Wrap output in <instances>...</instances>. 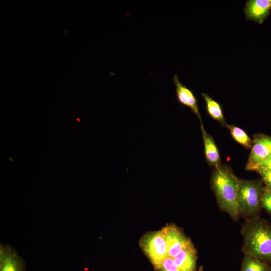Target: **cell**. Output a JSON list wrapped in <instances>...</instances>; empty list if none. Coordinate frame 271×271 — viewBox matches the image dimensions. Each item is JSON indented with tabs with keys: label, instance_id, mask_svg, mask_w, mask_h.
I'll use <instances>...</instances> for the list:
<instances>
[{
	"label": "cell",
	"instance_id": "4",
	"mask_svg": "<svg viewBox=\"0 0 271 271\" xmlns=\"http://www.w3.org/2000/svg\"><path fill=\"white\" fill-rule=\"evenodd\" d=\"M139 244L155 269L168 256L167 244L161 229L145 234Z\"/></svg>",
	"mask_w": 271,
	"mask_h": 271
},
{
	"label": "cell",
	"instance_id": "14",
	"mask_svg": "<svg viewBox=\"0 0 271 271\" xmlns=\"http://www.w3.org/2000/svg\"><path fill=\"white\" fill-rule=\"evenodd\" d=\"M226 127L229 130L232 137L237 143L246 149L251 148L253 141L244 130L233 124H227Z\"/></svg>",
	"mask_w": 271,
	"mask_h": 271
},
{
	"label": "cell",
	"instance_id": "10",
	"mask_svg": "<svg viewBox=\"0 0 271 271\" xmlns=\"http://www.w3.org/2000/svg\"><path fill=\"white\" fill-rule=\"evenodd\" d=\"M173 259L181 271H197V251L191 240Z\"/></svg>",
	"mask_w": 271,
	"mask_h": 271
},
{
	"label": "cell",
	"instance_id": "13",
	"mask_svg": "<svg viewBox=\"0 0 271 271\" xmlns=\"http://www.w3.org/2000/svg\"><path fill=\"white\" fill-rule=\"evenodd\" d=\"M240 271H271V266L249 254H244Z\"/></svg>",
	"mask_w": 271,
	"mask_h": 271
},
{
	"label": "cell",
	"instance_id": "15",
	"mask_svg": "<svg viewBox=\"0 0 271 271\" xmlns=\"http://www.w3.org/2000/svg\"><path fill=\"white\" fill-rule=\"evenodd\" d=\"M260 205L261 208L264 209L271 216V190L265 186L261 196Z\"/></svg>",
	"mask_w": 271,
	"mask_h": 271
},
{
	"label": "cell",
	"instance_id": "6",
	"mask_svg": "<svg viewBox=\"0 0 271 271\" xmlns=\"http://www.w3.org/2000/svg\"><path fill=\"white\" fill-rule=\"evenodd\" d=\"M161 230L167 244L168 256L172 258L175 257L191 240L175 224H167Z\"/></svg>",
	"mask_w": 271,
	"mask_h": 271
},
{
	"label": "cell",
	"instance_id": "7",
	"mask_svg": "<svg viewBox=\"0 0 271 271\" xmlns=\"http://www.w3.org/2000/svg\"><path fill=\"white\" fill-rule=\"evenodd\" d=\"M0 271H26L25 262L14 248L1 243Z\"/></svg>",
	"mask_w": 271,
	"mask_h": 271
},
{
	"label": "cell",
	"instance_id": "11",
	"mask_svg": "<svg viewBox=\"0 0 271 271\" xmlns=\"http://www.w3.org/2000/svg\"><path fill=\"white\" fill-rule=\"evenodd\" d=\"M200 128L204 143L206 160L210 166L214 168L221 165L220 154L213 138L205 130L203 124Z\"/></svg>",
	"mask_w": 271,
	"mask_h": 271
},
{
	"label": "cell",
	"instance_id": "17",
	"mask_svg": "<svg viewBox=\"0 0 271 271\" xmlns=\"http://www.w3.org/2000/svg\"><path fill=\"white\" fill-rule=\"evenodd\" d=\"M257 172L260 175L264 186L271 190V170H259Z\"/></svg>",
	"mask_w": 271,
	"mask_h": 271
},
{
	"label": "cell",
	"instance_id": "8",
	"mask_svg": "<svg viewBox=\"0 0 271 271\" xmlns=\"http://www.w3.org/2000/svg\"><path fill=\"white\" fill-rule=\"evenodd\" d=\"M270 10L271 0H247L244 12L247 20L261 24L269 16Z\"/></svg>",
	"mask_w": 271,
	"mask_h": 271
},
{
	"label": "cell",
	"instance_id": "1",
	"mask_svg": "<svg viewBox=\"0 0 271 271\" xmlns=\"http://www.w3.org/2000/svg\"><path fill=\"white\" fill-rule=\"evenodd\" d=\"M240 232L243 253L271 266V224L259 216L245 219Z\"/></svg>",
	"mask_w": 271,
	"mask_h": 271
},
{
	"label": "cell",
	"instance_id": "5",
	"mask_svg": "<svg viewBox=\"0 0 271 271\" xmlns=\"http://www.w3.org/2000/svg\"><path fill=\"white\" fill-rule=\"evenodd\" d=\"M253 144L245 170L256 171L258 167L271 154V137L262 133L253 136Z\"/></svg>",
	"mask_w": 271,
	"mask_h": 271
},
{
	"label": "cell",
	"instance_id": "19",
	"mask_svg": "<svg viewBox=\"0 0 271 271\" xmlns=\"http://www.w3.org/2000/svg\"><path fill=\"white\" fill-rule=\"evenodd\" d=\"M197 271H203V267L202 266H200L197 269Z\"/></svg>",
	"mask_w": 271,
	"mask_h": 271
},
{
	"label": "cell",
	"instance_id": "9",
	"mask_svg": "<svg viewBox=\"0 0 271 271\" xmlns=\"http://www.w3.org/2000/svg\"><path fill=\"white\" fill-rule=\"evenodd\" d=\"M173 82L178 102L189 108L198 118L201 124H203L197 99L193 92L180 81L177 74L173 77Z\"/></svg>",
	"mask_w": 271,
	"mask_h": 271
},
{
	"label": "cell",
	"instance_id": "18",
	"mask_svg": "<svg viewBox=\"0 0 271 271\" xmlns=\"http://www.w3.org/2000/svg\"><path fill=\"white\" fill-rule=\"evenodd\" d=\"M259 170H271V154L262 161L256 172Z\"/></svg>",
	"mask_w": 271,
	"mask_h": 271
},
{
	"label": "cell",
	"instance_id": "3",
	"mask_svg": "<svg viewBox=\"0 0 271 271\" xmlns=\"http://www.w3.org/2000/svg\"><path fill=\"white\" fill-rule=\"evenodd\" d=\"M261 179L246 180L238 178L237 206L239 217L245 219L259 216L260 201L263 192Z\"/></svg>",
	"mask_w": 271,
	"mask_h": 271
},
{
	"label": "cell",
	"instance_id": "2",
	"mask_svg": "<svg viewBox=\"0 0 271 271\" xmlns=\"http://www.w3.org/2000/svg\"><path fill=\"white\" fill-rule=\"evenodd\" d=\"M211 184L220 210L237 221L239 217L237 206L238 178L232 170L227 165L214 168Z\"/></svg>",
	"mask_w": 271,
	"mask_h": 271
},
{
	"label": "cell",
	"instance_id": "12",
	"mask_svg": "<svg viewBox=\"0 0 271 271\" xmlns=\"http://www.w3.org/2000/svg\"><path fill=\"white\" fill-rule=\"evenodd\" d=\"M201 95L205 102L208 114L213 119L219 122L222 126L226 127L227 124L224 117L221 104L206 93H202Z\"/></svg>",
	"mask_w": 271,
	"mask_h": 271
},
{
	"label": "cell",
	"instance_id": "16",
	"mask_svg": "<svg viewBox=\"0 0 271 271\" xmlns=\"http://www.w3.org/2000/svg\"><path fill=\"white\" fill-rule=\"evenodd\" d=\"M155 269L156 271H181L173 258L169 256L166 257Z\"/></svg>",
	"mask_w": 271,
	"mask_h": 271
}]
</instances>
